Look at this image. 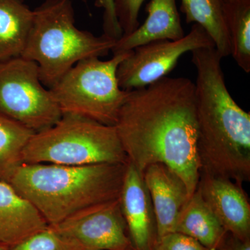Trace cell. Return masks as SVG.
<instances>
[{
  "mask_svg": "<svg viewBox=\"0 0 250 250\" xmlns=\"http://www.w3.org/2000/svg\"><path fill=\"white\" fill-rule=\"evenodd\" d=\"M115 127L129 164L142 174L152 164L167 166L191 196L201 171L193 82L165 77L129 90Z\"/></svg>",
  "mask_w": 250,
  "mask_h": 250,
  "instance_id": "cell-1",
  "label": "cell"
},
{
  "mask_svg": "<svg viewBox=\"0 0 250 250\" xmlns=\"http://www.w3.org/2000/svg\"><path fill=\"white\" fill-rule=\"evenodd\" d=\"M192 52L195 84L197 152L200 172L243 186L250 181V113L229 93L215 47Z\"/></svg>",
  "mask_w": 250,
  "mask_h": 250,
  "instance_id": "cell-2",
  "label": "cell"
},
{
  "mask_svg": "<svg viewBox=\"0 0 250 250\" xmlns=\"http://www.w3.org/2000/svg\"><path fill=\"white\" fill-rule=\"evenodd\" d=\"M127 164L23 163L9 184L52 226L81 210L120 199Z\"/></svg>",
  "mask_w": 250,
  "mask_h": 250,
  "instance_id": "cell-3",
  "label": "cell"
},
{
  "mask_svg": "<svg viewBox=\"0 0 250 250\" xmlns=\"http://www.w3.org/2000/svg\"><path fill=\"white\" fill-rule=\"evenodd\" d=\"M34 11L23 58L37 63L41 83L50 88L77 62L104 57L117 40L75 25L72 0H46Z\"/></svg>",
  "mask_w": 250,
  "mask_h": 250,
  "instance_id": "cell-4",
  "label": "cell"
},
{
  "mask_svg": "<svg viewBox=\"0 0 250 250\" xmlns=\"http://www.w3.org/2000/svg\"><path fill=\"white\" fill-rule=\"evenodd\" d=\"M22 161L64 166L129 163L115 126L71 114L62 115L50 127L34 133Z\"/></svg>",
  "mask_w": 250,
  "mask_h": 250,
  "instance_id": "cell-5",
  "label": "cell"
},
{
  "mask_svg": "<svg viewBox=\"0 0 250 250\" xmlns=\"http://www.w3.org/2000/svg\"><path fill=\"white\" fill-rule=\"evenodd\" d=\"M129 53L114 54L107 61L90 57L77 62L49 88L62 115H75L115 126L129 93L119 86L117 70Z\"/></svg>",
  "mask_w": 250,
  "mask_h": 250,
  "instance_id": "cell-6",
  "label": "cell"
},
{
  "mask_svg": "<svg viewBox=\"0 0 250 250\" xmlns=\"http://www.w3.org/2000/svg\"><path fill=\"white\" fill-rule=\"evenodd\" d=\"M0 114L35 133L61 119L62 111L41 83L36 62L22 57L0 62Z\"/></svg>",
  "mask_w": 250,
  "mask_h": 250,
  "instance_id": "cell-7",
  "label": "cell"
},
{
  "mask_svg": "<svg viewBox=\"0 0 250 250\" xmlns=\"http://www.w3.org/2000/svg\"><path fill=\"white\" fill-rule=\"evenodd\" d=\"M212 47L215 45L208 34L194 24L182 39L153 41L130 50L118 65V84L127 91L144 88L167 77L187 52Z\"/></svg>",
  "mask_w": 250,
  "mask_h": 250,
  "instance_id": "cell-8",
  "label": "cell"
},
{
  "mask_svg": "<svg viewBox=\"0 0 250 250\" xmlns=\"http://www.w3.org/2000/svg\"><path fill=\"white\" fill-rule=\"evenodd\" d=\"M51 227L72 250H136L120 199L81 210Z\"/></svg>",
  "mask_w": 250,
  "mask_h": 250,
  "instance_id": "cell-9",
  "label": "cell"
},
{
  "mask_svg": "<svg viewBox=\"0 0 250 250\" xmlns=\"http://www.w3.org/2000/svg\"><path fill=\"white\" fill-rule=\"evenodd\" d=\"M197 188L227 233L250 241V205L243 186L200 172Z\"/></svg>",
  "mask_w": 250,
  "mask_h": 250,
  "instance_id": "cell-10",
  "label": "cell"
},
{
  "mask_svg": "<svg viewBox=\"0 0 250 250\" xmlns=\"http://www.w3.org/2000/svg\"><path fill=\"white\" fill-rule=\"evenodd\" d=\"M120 201L135 250H155L157 230L152 200L143 174L129 163L125 172Z\"/></svg>",
  "mask_w": 250,
  "mask_h": 250,
  "instance_id": "cell-11",
  "label": "cell"
},
{
  "mask_svg": "<svg viewBox=\"0 0 250 250\" xmlns=\"http://www.w3.org/2000/svg\"><path fill=\"white\" fill-rule=\"evenodd\" d=\"M143 177L154 208L158 242L173 232L179 212L190 197L183 181L164 164L147 166Z\"/></svg>",
  "mask_w": 250,
  "mask_h": 250,
  "instance_id": "cell-12",
  "label": "cell"
},
{
  "mask_svg": "<svg viewBox=\"0 0 250 250\" xmlns=\"http://www.w3.org/2000/svg\"><path fill=\"white\" fill-rule=\"evenodd\" d=\"M146 11L147 17L142 25L117 40L111 50L113 55L129 52L153 41L177 40L185 36L177 0H151Z\"/></svg>",
  "mask_w": 250,
  "mask_h": 250,
  "instance_id": "cell-13",
  "label": "cell"
},
{
  "mask_svg": "<svg viewBox=\"0 0 250 250\" xmlns=\"http://www.w3.org/2000/svg\"><path fill=\"white\" fill-rule=\"evenodd\" d=\"M48 226L30 202L0 181V244L13 246Z\"/></svg>",
  "mask_w": 250,
  "mask_h": 250,
  "instance_id": "cell-14",
  "label": "cell"
},
{
  "mask_svg": "<svg viewBox=\"0 0 250 250\" xmlns=\"http://www.w3.org/2000/svg\"><path fill=\"white\" fill-rule=\"evenodd\" d=\"M173 232L191 237L211 250L218 249L228 233L197 188L179 212Z\"/></svg>",
  "mask_w": 250,
  "mask_h": 250,
  "instance_id": "cell-15",
  "label": "cell"
},
{
  "mask_svg": "<svg viewBox=\"0 0 250 250\" xmlns=\"http://www.w3.org/2000/svg\"><path fill=\"white\" fill-rule=\"evenodd\" d=\"M34 18L24 0H0V62L22 56Z\"/></svg>",
  "mask_w": 250,
  "mask_h": 250,
  "instance_id": "cell-16",
  "label": "cell"
},
{
  "mask_svg": "<svg viewBox=\"0 0 250 250\" xmlns=\"http://www.w3.org/2000/svg\"><path fill=\"white\" fill-rule=\"evenodd\" d=\"M180 9L188 24L193 22L205 29L222 58L231 55V44L224 19L223 0H181Z\"/></svg>",
  "mask_w": 250,
  "mask_h": 250,
  "instance_id": "cell-17",
  "label": "cell"
},
{
  "mask_svg": "<svg viewBox=\"0 0 250 250\" xmlns=\"http://www.w3.org/2000/svg\"><path fill=\"white\" fill-rule=\"evenodd\" d=\"M223 14L231 53L246 73L250 72V0H223Z\"/></svg>",
  "mask_w": 250,
  "mask_h": 250,
  "instance_id": "cell-18",
  "label": "cell"
},
{
  "mask_svg": "<svg viewBox=\"0 0 250 250\" xmlns=\"http://www.w3.org/2000/svg\"><path fill=\"white\" fill-rule=\"evenodd\" d=\"M32 130L0 114V181L9 183L15 171L23 164L22 152Z\"/></svg>",
  "mask_w": 250,
  "mask_h": 250,
  "instance_id": "cell-19",
  "label": "cell"
},
{
  "mask_svg": "<svg viewBox=\"0 0 250 250\" xmlns=\"http://www.w3.org/2000/svg\"><path fill=\"white\" fill-rule=\"evenodd\" d=\"M9 250H72L67 242L51 226L9 247Z\"/></svg>",
  "mask_w": 250,
  "mask_h": 250,
  "instance_id": "cell-20",
  "label": "cell"
},
{
  "mask_svg": "<svg viewBox=\"0 0 250 250\" xmlns=\"http://www.w3.org/2000/svg\"><path fill=\"white\" fill-rule=\"evenodd\" d=\"M144 1L145 0H114L115 12L123 36L129 35L139 27V12Z\"/></svg>",
  "mask_w": 250,
  "mask_h": 250,
  "instance_id": "cell-21",
  "label": "cell"
},
{
  "mask_svg": "<svg viewBox=\"0 0 250 250\" xmlns=\"http://www.w3.org/2000/svg\"><path fill=\"white\" fill-rule=\"evenodd\" d=\"M154 250H211L183 233L171 232L157 242Z\"/></svg>",
  "mask_w": 250,
  "mask_h": 250,
  "instance_id": "cell-22",
  "label": "cell"
},
{
  "mask_svg": "<svg viewBox=\"0 0 250 250\" xmlns=\"http://www.w3.org/2000/svg\"><path fill=\"white\" fill-rule=\"evenodd\" d=\"M95 6L104 9L103 30L104 34L118 40L123 36L116 12H115L114 0H96Z\"/></svg>",
  "mask_w": 250,
  "mask_h": 250,
  "instance_id": "cell-23",
  "label": "cell"
},
{
  "mask_svg": "<svg viewBox=\"0 0 250 250\" xmlns=\"http://www.w3.org/2000/svg\"><path fill=\"white\" fill-rule=\"evenodd\" d=\"M217 250H250V241H240L228 233Z\"/></svg>",
  "mask_w": 250,
  "mask_h": 250,
  "instance_id": "cell-24",
  "label": "cell"
},
{
  "mask_svg": "<svg viewBox=\"0 0 250 250\" xmlns=\"http://www.w3.org/2000/svg\"><path fill=\"white\" fill-rule=\"evenodd\" d=\"M0 250H9V247L0 244Z\"/></svg>",
  "mask_w": 250,
  "mask_h": 250,
  "instance_id": "cell-25",
  "label": "cell"
}]
</instances>
